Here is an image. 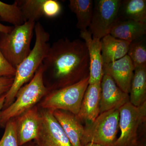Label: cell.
Returning <instances> with one entry per match:
<instances>
[{
  "instance_id": "cell-1",
  "label": "cell",
  "mask_w": 146,
  "mask_h": 146,
  "mask_svg": "<svg viewBox=\"0 0 146 146\" xmlns=\"http://www.w3.org/2000/svg\"><path fill=\"white\" fill-rule=\"evenodd\" d=\"M42 66L43 76L48 74L54 80L50 89H61L88 77L90 62L85 43L59 39L50 46Z\"/></svg>"
},
{
  "instance_id": "cell-2",
  "label": "cell",
  "mask_w": 146,
  "mask_h": 146,
  "mask_svg": "<svg viewBox=\"0 0 146 146\" xmlns=\"http://www.w3.org/2000/svg\"><path fill=\"white\" fill-rule=\"evenodd\" d=\"M34 31L35 40L34 47L28 55L16 68L13 83L6 94L3 110L13 102L18 91L32 79L42 65L50 46L49 43L50 35L39 22L35 23Z\"/></svg>"
},
{
  "instance_id": "cell-3",
  "label": "cell",
  "mask_w": 146,
  "mask_h": 146,
  "mask_svg": "<svg viewBox=\"0 0 146 146\" xmlns=\"http://www.w3.org/2000/svg\"><path fill=\"white\" fill-rule=\"evenodd\" d=\"M49 92V90L44 82L42 64L31 80L18 91L13 102L2 110L0 126L5 127L9 120L17 117L35 106Z\"/></svg>"
},
{
  "instance_id": "cell-4",
  "label": "cell",
  "mask_w": 146,
  "mask_h": 146,
  "mask_svg": "<svg viewBox=\"0 0 146 146\" xmlns=\"http://www.w3.org/2000/svg\"><path fill=\"white\" fill-rule=\"evenodd\" d=\"M36 23L27 21L13 27L9 33H0V49L11 65L16 68L30 52Z\"/></svg>"
},
{
  "instance_id": "cell-5",
  "label": "cell",
  "mask_w": 146,
  "mask_h": 146,
  "mask_svg": "<svg viewBox=\"0 0 146 146\" xmlns=\"http://www.w3.org/2000/svg\"><path fill=\"white\" fill-rule=\"evenodd\" d=\"M89 80V76L70 86L49 92L39 106L42 109L60 110L77 115Z\"/></svg>"
},
{
  "instance_id": "cell-6",
  "label": "cell",
  "mask_w": 146,
  "mask_h": 146,
  "mask_svg": "<svg viewBox=\"0 0 146 146\" xmlns=\"http://www.w3.org/2000/svg\"><path fill=\"white\" fill-rule=\"evenodd\" d=\"M119 109L100 113L94 121L87 124L81 140L82 146L89 143L112 146L117 140L119 127Z\"/></svg>"
},
{
  "instance_id": "cell-7",
  "label": "cell",
  "mask_w": 146,
  "mask_h": 146,
  "mask_svg": "<svg viewBox=\"0 0 146 146\" xmlns=\"http://www.w3.org/2000/svg\"><path fill=\"white\" fill-rule=\"evenodd\" d=\"M121 134L113 146H136L139 126L145 121L146 102L136 106L128 102L119 108Z\"/></svg>"
},
{
  "instance_id": "cell-8",
  "label": "cell",
  "mask_w": 146,
  "mask_h": 146,
  "mask_svg": "<svg viewBox=\"0 0 146 146\" xmlns=\"http://www.w3.org/2000/svg\"><path fill=\"white\" fill-rule=\"evenodd\" d=\"M121 0H96L94 2L93 16L89 27L93 37L102 39L109 34L118 21Z\"/></svg>"
},
{
  "instance_id": "cell-9",
  "label": "cell",
  "mask_w": 146,
  "mask_h": 146,
  "mask_svg": "<svg viewBox=\"0 0 146 146\" xmlns=\"http://www.w3.org/2000/svg\"><path fill=\"white\" fill-rule=\"evenodd\" d=\"M41 123L37 137L34 140L36 146H71L70 141L53 111L43 109L40 111Z\"/></svg>"
},
{
  "instance_id": "cell-10",
  "label": "cell",
  "mask_w": 146,
  "mask_h": 146,
  "mask_svg": "<svg viewBox=\"0 0 146 146\" xmlns=\"http://www.w3.org/2000/svg\"><path fill=\"white\" fill-rule=\"evenodd\" d=\"M25 21L36 23L45 17L53 18L61 13L62 7L56 0H16Z\"/></svg>"
},
{
  "instance_id": "cell-11",
  "label": "cell",
  "mask_w": 146,
  "mask_h": 146,
  "mask_svg": "<svg viewBox=\"0 0 146 146\" xmlns=\"http://www.w3.org/2000/svg\"><path fill=\"white\" fill-rule=\"evenodd\" d=\"M129 102V94L118 87L113 79L104 74L101 82L100 114L113 109H119Z\"/></svg>"
},
{
  "instance_id": "cell-12",
  "label": "cell",
  "mask_w": 146,
  "mask_h": 146,
  "mask_svg": "<svg viewBox=\"0 0 146 146\" xmlns=\"http://www.w3.org/2000/svg\"><path fill=\"white\" fill-rule=\"evenodd\" d=\"M19 146L34 140L41 123L40 111L36 106L15 118Z\"/></svg>"
},
{
  "instance_id": "cell-13",
  "label": "cell",
  "mask_w": 146,
  "mask_h": 146,
  "mask_svg": "<svg viewBox=\"0 0 146 146\" xmlns=\"http://www.w3.org/2000/svg\"><path fill=\"white\" fill-rule=\"evenodd\" d=\"M80 36L84 40L89 53V84L101 83L104 75L101 39L93 37L87 29L80 31Z\"/></svg>"
},
{
  "instance_id": "cell-14",
  "label": "cell",
  "mask_w": 146,
  "mask_h": 146,
  "mask_svg": "<svg viewBox=\"0 0 146 146\" xmlns=\"http://www.w3.org/2000/svg\"><path fill=\"white\" fill-rule=\"evenodd\" d=\"M134 71L132 61L127 54L113 62L103 65L104 74L111 77L118 87L127 94H129Z\"/></svg>"
},
{
  "instance_id": "cell-15",
  "label": "cell",
  "mask_w": 146,
  "mask_h": 146,
  "mask_svg": "<svg viewBox=\"0 0 146 146\" xmlns=\"http://www.w3.org/2000/svg\"><path fill=\"white\" fill-rule=\"evenodd\" d=\"M101 83L89 84L84 93L80 109L76 115L79 120L94 121L100 114Z\"/></svg>"
},
{
  "instance_id": "cell-16",
  "label": "cell",
  "mask_w": 146,
  "mask_h": 146,
  "mask_svg": "<svg viewBox=\"0 0 146 146\" xmlns=\"http://www.w3.org/2000/svg\"><path fill=\"white\" fill-rule=\"evenodd\" d=\"M53 115L63 129L71 146H82L81 140L84 128L76 115L64 110H56Z\"/></svg>"
},
{
  "instance_id": "cell-17",
  "label": "cell",
  "mask_w": 146,
  "mask_h": 146,
  "mask_svg": "<svg viewBox=\"0 0 146 146\" xmlns=\"http://www.w3.org/2000/svg\"><path fill=\"white\" fill-rule=\"evenodd\" d=\"M146 33V23L125 20L118 21L109 34L117 39L130 42L143 37Z\"/></svg>"
},
{
  "instance_id": "cell-18",
  "label": "cell",
  "mask_w": 146,
  "mask_h": 146,
  "mask_svg": "<svg viewBox=\"0 0 146 146\" xmlns=\"http://www.w3.org/2000/svg\"><path fill=\"white\" fill-rule=\"evenodd\" d=\"M131 42L117 39L110 34L101 39L103 65L119 60L127 54Z\"/></svg>"
},
{
  "instance_id": "cell-19",
  "label": "cell",
  "mask_w": 146,
  "mask_h": 146,
  "mask_svg": "<svg viewBox=\"0 0 146 146\" xmlns=\"http://www.w3.org/2000/svg\"><path fill=\"white\" fill-rule=\"evenodd\" d=\"M125 20L146 23V0L122 1L118 21Z\"/></svg>"
},
{
  "instance_id": "cell-20",
  "label": "cell",
  "mask_w": 146,
  "mask_h": 146,
  "mask_svg": "<svg viewBox=\"0 0 146 146\" xmlns=\"http://www.w3.org/2000/svg\"><path fill=\"white\" fill-rule=\"evenodd\" d=\"M131 84L129 102L138 106L146 102V67L135 68Z\"/></svg>"
},
{
  "instance_id": "cell-21",
  "label": "cell",
  "mask_w": 146,
  "mask_h": 146,
  "mask_svg": "<svg viewBox=\"0 0 146 146\" xmlns=\"http://www.w3.org/2000/svg\"><path fill=\"white\" fill-rule=\"evenodd\" d=\"M77 19V27L80 31L86 30L91 24L93 16V1L91 0H70L68 5Z\"/></svg>"
},
{
  "instance_id": "cell-22",
  "label": "cell",
  "mask_w": 146,
  "mask_h": 146,
  "mask_svg": "<svg viewBox=\"0 0 146 146\" xmlns=\"http://www.w3.org/2000/svg\"><path fill=\"white\" fill-rule=\"evenodd\" d=\"M0 18L4 22L12 24L13 27L21 25L26 22L15 1L12 4L0 1Z\"/></svg>"
},
{
  "instance_id": "cell-23",
  "label": "cell",
  "mask_w": 146,
  "mask_h": 146,
  "mask_svg": "<svg viewBox=\"0 0 146 146\" xmlns=\"http://www.w3.org/2000/svg\"><path fill=\"white\" fill-rule=\"evenodd\" d=\"M127 55L135 68L146 67V43L145 38L131 42Z\"/></svg>"
},
{
  "instance_id": "cell-24",
  "label": "cell",
  "mask_w": 146,
  "mask_h": 146,
  "mask_svg": "<svg viewBox=\"0 0 146 146\" xmlns=\"http://www.w3.org/2000/svg\"><path fill=\"white\" fill-rule=\"evenodd\" d=\"M5 127L4 133L0 140V146H19L15 118L9 120Z\"/></svg>"
},
{
  "instance_id": "cell-25",
  "label": "cell",
  "mask_w": 146,
  "mask_h": 146,
  "mask_svg": "<svg viewBox=\"0 0 146 146\" xmlns=\"http://www.w3.org/2000/svg\"><path fill=\"white\" fill-rule=\"evenodd\" d=\"M16 72V68L9 63L0 49V78L14 77Z\"/></svg>"
},
{
  "instance_id": "cell-26",
  "label": "cell",
  "mask_w": 146,
  "mask_h": 146,
  "mask_svg": "<svg viewBox=\"0 0 146 146\" xmlns=\"http://www.w3.org/2000/svg\"><path fill=\"white\" fill-rule=\"evenodd\" d=\"M14 77H3L0 78V98L6 94L13 83Z\"/></svg>"
},
{
  "instance_id": "cell-27",
  "label": "cell",
  "mask_w": 146,
  "mask_h": 146,
  "mask_svg": "<svg viewBox=\"0 0 146 146\" xmlns=\"http://www.w3.org/2000/svg\"><path fill=\"white\" fill-rule=\"evenodd\" d=\"M13 26H8L4 25L0 23V33H9L12 30Z\"/></svg>"
},
{
  "instance_id": "cell-28",
  "label": "cell",
  "mask_w": 146,
  "mask_h": 146,
  "mask_svg": "<svg viewBox=\"0 0 146 146\" xmlns=\"http://www.w3.org/2000/svg\"><path fill=\"white\" fill-rule=\"evenodd\" d=\"M6 94H5L0 98V114L3 108L4 104L5 101Z\"/></svg>"
},
{
  "instance_id": "cell-29",
  "label": "cell",
  "mask_w": 146,
  "mask_h": 146,
  "mask_svg": "<svg viewBox=\"0 0 146 146\" xmlns=\"http://www.w3.org/2000/svg\"><path fill=\"white\" fill-rule=\"evenodd\" d=\"M83 146H103L99 144L95 143H89L86 144Z\"/></svg>"
},
{
  "instance_id": "cell-30",
  "label": "cell",
  "mask_w": 146,
  "mask_h": 146,
  "mask_svg": "<svg viewBox=\"0 0 146 146\" xmlns=\"http://www.w3.org/2000/svg\"><path fill=\"white\" fill-rule=\"evenodd\" d=\"M22 146H36V145H35V144L34 141H32L27 143L26 144H25V145H23Z\"/></svg>"
},
{
  "instance_id": "cell-31",
  "label": "cell",
  "mask_w": 146,
  "mask_h": 146,
  "mask_svg": "<svg viewBox=\"0 0 146 146\" xmlns=\"http://www.w3.org/2000/svg\"></svg>"
}]
</instances>
